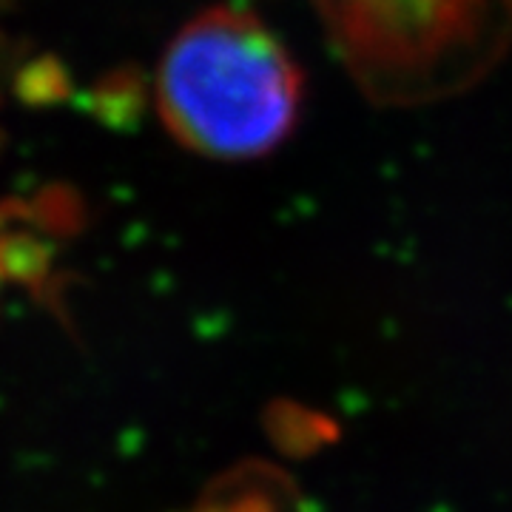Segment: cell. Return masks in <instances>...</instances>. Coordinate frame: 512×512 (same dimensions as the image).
Returning <instances> with one entry per match:
<instances>
[{
  "mask_svg": "<svg viewBox=\"0 0 512 512\" xmlns=\"http://www.w3.org/2000/svg\"><path fill=\"white\" fill-rule=\"evenodd\" d=\"M165 128L191 151L248 160L293 131L302 74L282 40L251 12L208 9L188 20L157 72Z\"/></svg>",
  "mask_w": 512,
  "mask_h": 512,
  "instance_id": "cell-1",
  "label": "cell"
}]
</instances>
